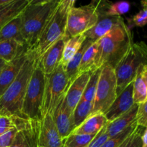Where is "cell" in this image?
Segmentation results:
<instances>
[{"instance_id": "6da1fadb", "label": "cell", "mask_w": 147, "mask_h": 147, "mask_svg": "<svg viewBox=\"0 0 147 147\" xmlns=\"http://www.w3.org/2000/svg\"><path fill=\"white\" fill-rule=\"evenodd\" d=\"M38 59L35 50H28L18 76L0 97V115L21 118L23 99Z\"/></svg>"}, {"instance_id": "7a4b0ae2", "label": "cell", "mask_w": 147, "mask_h": 147, "mask_svg": "<svg viewBox=\"0 0 147 147\" xmlns=\"http://www.w3.org/2000/svg\"><path fill=\"white\" fill-rule=\"evenodd\" d=\"M58 0H30L21 14V34L28 50H34Z\"/></svg>"}, {"instance_id": "3957f363", "label": "cell", "mask_w": 147, "mask_h": 147, "mask_svg": "<svg viewBox=\"0 0 147 147\" xmlns=\"http://www.w3.org/2000/svg\"><path fill=\"white\" fill-rule=\"evenodd\" d=\"M134 43L131 30L121 21L98 40V65H109L115 69Z\"/></svg>"}, {"instance_id": "277c9868", "label": "cell", "mask_w": 147, "mask_h": 147, "mask_svg": "<svg viewBox=\"0 0 147 147\" xmlns=\"http://www.w3.org/2000/svg\"><path fill=\"white\" fill-rule=\"evenodd\" d=\"M16 127L22 131L30 147H62L60 136L52 115L45 114L39 119L13 117Z\"/></svg>"}, {"instance_id": "5b68a950", "label": "cell", "mask_w": 147, "mask_h": 147, "mask_svg": "<svg viewBox=\"0 0 147 147\" xmlns=\"http://www.w3.org/2000/svg\"><path fill=\"white\" fill-rule=\"evenodd\" d=\"M75 0L59 1L55 9L42 31L34 49L38 58L44 54L50 46L59 39L64 37L68 12L70 9L75 7Z\"/></svg>"}, {"instance_id": "8992f818", "label": "cell", "mask_w": 147, "mask_h": 147, "mask_svg": "<svg viewBox=\"0 0 147 147\" xmlns=\"http://www.w3.org/2000/svg\"><path fill=\"white\" fill-rule=\"evenodd\" d=\"M145 65H147V45L143 41L134 42L114 69L117 96L134 81L139 69Z\"/></svg>"}, {"instance_id": "52a82bcc", "label": "cell", "mask_w": 147, "mask_h": 147, "mask_svg": "<svg viewBox=\"0 0 147 147\" xmlns=\"http://www.w3.org/2000/svg\"><path fill=\"white\" fill-rule=\"evenodd\" d=\"M45 83L46 76L39 64L38 59L23 99L21 110L22 119H41Z\"/></svg>"}, {"instance_id": "ba28073f", "label": "cell", "mask_w": 147, "mask_h": 147, "mask_svg": "<svg viewBox=\"0 0 147 147\" xmlns=\"http://www.w3.org/2000/svg\"><path fill=\"white\" fill-rule=\"evenodd\" d=\"M70 85L65 68L61 64L51 74L46 76L42 117L45 114L53 116L57 105L65 96Z\"/></svg>"}, {"instance_id": "9c48e42d", "label": "cell", "mask_w": 147, "mask_h": 147, "mask_svg": "<svg viewBox=\"0 0 147 147\" xmlns=\"http://www.w3.org/2000/svg\"><path fill=\"white\" fill-rule=\"evenodd\" d=\"M116 77L114 69L109 65L101 67L92 114H104L117 97ZM91 114V115H92Z\"/></svg>"}, {"instance_id": "30bf717a", "label": "cell", "mask_w": 147, "mask_h": 147, "mask_svg": "<svg viewBox=\"0 0 147 147\" xmlns=\"http://www.w3.org/2000/svg\"><path fill=\"white\" fill-rule=\"evenodd\" d=\"M98 14L96 1L79 7H73L67 15L65 37L68 40L86 33L96 24Z\"/></svg>"}, {"instance_id": "8fae6325", "label": "cell", "mask_w": 147, "mask_h": 147, "mask_svg": "<svg viewBox=\"0 0 147 147\" xmlns=\"http://www.w3.org/2000/svg\"><path fill=\"white\" fill-rule=\"evenodd\" d=\"M96 11L98 14V20L96 24L90 30L84 33L86 40L91 43L98 42L99 40L107 34L113 27L121 21L123 18L121 17H112L106 15L98 5V1H96Z\"/></svg>"}, {"instance_id": "7c38bea8", "label": "cell", "mask_w": 147, "mask_h": 147, "mask_svg": "<svg viewBox=\"0 0 147 147\" xmlns=\"http://www.w3.org/2000/svg\"><path fill=\"white\" fill-rule=\"evenodd\" d=\"M28 49L24 46L20 51L15 58L6 63L0 73V97L4 94L10 85L18 76L24 61L27 57Z\"/></svg>"}, {"instance_id": "4fadbf2b", "label": "cell", "mask_w": 147, "mask_h": 147, "mask_svg": "<svg viewBox=\"0 0 147 147\" xmlns=\"http://www.w3.org/2000/svg\"><path fill=\"white\" fill-rule=\"evenodd\" d=\"M67 40L65 36L59 39L39 57V64L46 76L51 74L61 64L63 50Z\"/></svg>"}, {"instance_id": "5bb4252c", "label": "cell", "mask_w": 147, "mask_h": 147, "mask_svg": "<svg viewBox=\"0 0 147 147\" xmlns=\"http://www.w3.org/2000/svg\"><path fill=\"white\" fill-rule=\"evenodd\" d=\"M134 105L133 99V82L117 96L107 111L104 113L109 122H111L129 111Z\"/></svg>"}, {"instance_id": "9a60e30c", "label": "cell", "mask_w": 147, "mask_h": 147, "mask_svg": "<svg viewBox=\"0 0 147 147\" xmlns=\"http://www.w3.org/2000/svg\"><path fill=\"white\" fill-rule=\"evenodd\" d=\"M64 97L57 105L53 115L59 135L63 140L72 134L76 129L73 121V113L64 103Z\"/></svg>"}, {"instance_id": "2e32d148", "label": "cell", "mask_w": 147, "mask_h": 147, "mask_svg": "<svg viewBox=\"0 0 147 147\" xmlns=\"http://www.w3.org/2000/svg\"><path fill=\"white\" fill-rule=\"evenodd\" d=\"M93 72H86L80 74L70 85L64 97V103L73 113L75 108L81 100L86 86Z\"/></svg>"}, {"instance_id": "e0dca14e", "label": "cell", "mask_w": 147, "mask_h": 147, "mask_svg": "<svg viewBox=\"0 0 147 147\" xmlns=\"http://www.w3.org/2000/svg\"><path fill=\"white\" fill-rule=\"evenodd\" d=\"M139 106L134 104L128 112L106 124V131L109 138L114 137L136 121V115Z\"/></svg>"}, {"instance_id": "ac0fdd59", "label": "cell", "mask_w": 147, "mask_h": 147, "mask_svg": "<svg viewBox=\"0 0 147 147\" xmlns=\"http://www.w3.org/2000/svg\"><path fill=\"white\" fill-rule=\"evenodd\" d=\"M108 122L106 116L103 113L92 114L79 127L76 128L72 134L79 135H96Z\"/></svg>"}, {"instance_id": "d6986e66", "label": "cell", "mask_w": 147, "mask_h": 147, "mask_svg": "<svg viewBox=\"0 0 147 147\" xmlns=\"http://www.w3.org/2000/svg\"><path fill=\"white\" fill-rule=\"evenodd\" d=\"M30 0H13L7 5L0 6V30L11 20L22 14Z\"/></svg>"}, {"instance_id": "ffe728a7", "label": "cell", "mask_w": 147, "mask_h": 147, "mask_svg": "<svg viewBox=\"0 0 147 147\" xmlns=\"http://www.w3.org/2000/svg\"><path fill=\"white\" fill-rule=\"evenodd\" d=\"M21 14L7 23L0 30V42L14 40L21 45H25L21 34Z\"/></svg>"}, {"instance_id": "44dd1931", "label": "cell", "mask_w": 147, "mask_h": 147, "mask_svg": "<svg viewBox=\"0 0 147 147\" xmlns=\"http://www.w3.org/2000/svg\"><path fill=\"white\" fill-rule=\"evenodd\" d=\"M98 41L92 43L85 51L79 68V75L86 72H93L99 68L98 65Z\"/></svg>"}, {"instance_id": "7402d4cb", "label": "cell", "mask_w": 147, "mask_h": 147, "mask_svg": "<svg viewBox=\"0 0 147 147\" xmlns=\"http://www.w3.org/2000/svg\"><path fill=\"white\" fill-rule=\"evenodd\" d=\"M92 43L90 41L86 39L76 55L71 59V60L67 63L66 67H65V71L66 76L68 78L70 84H71L79 76V68H80L82 57L86 49Z\"/></svg>"}, {"instance_id": "603a6c76", "label": "cell", "mask_w": 147, "mask_h": 147, "mask_svg": "<svg viewBox=\"0 0 147 147\" xmlns=\"http://www.w3.org/2000/svg\"><path fill=\"white\" fill-rule=\"evenodd\" d=\"M85 40H86V37L83 34L69 38L66 41L61 61V65L64 68L66 67L67 63L71 60V59L76 55Z\"/></svg>"}, {"instance_id": "cb8c5ba5", "label": "cell", "mask_w": 147, "mask_h": 147, "mask_svg": "<svg viewBox=\"0 0 147 147\" xmlns=\"http://www.w3.org/2000/svg\"><path fill=\"white\" fill-rule=\"evenodd\" d=\"M98 5L105 14L112 17H121L130 9V4L128 1H118L112 3L109 1H98Z\"/></svg>"}, {"instance_id": "d4e9b609", "label": "cell", "mask_w": 147, "mask_h": 147, "mask_svg": "<svg viewBox=\"0 0 147 147\" xmlns=\"http://www.w3.org/2000/svg\"><path fill=\"white\" fill-rule=\"evenodd\" d=\"M25 45H21L16 40H10L0 42V60L6 63L11 62L18 55Z\"/></svg>"}, {"instance_id": "484cf974", "label": "cell", "mask_w": 147, "mask_h": 147, "mask_svg": "<svg viewBox=\"0 0 147 147\" xmlns=\"http://www.w3.org/2000/svg\"><path fill=\"white\" fill-rule=\"evenodd\" d=\"M143 66L139 69L133 81L134 103L138 106L143 103L147 99V86L142 76V68Z\"/></svg>"}, {"instance_id": "4316f807", "label": "cell", "mask_w": 147, "mask_h": 147, "mask_svg": "<svg viewBox=\"0 0 147 147\" xmlns=\"http://www.w3.org/2000/svg\"><path fill=\"white\" fill-rule=\"evenodd\" d=\"M93 103L80 100L73 111V121L75 127L78 128L92 114Z\"/></svg>"}, {"instance_id": "83f0119b", "label": "cell", "mask_w": 147, "mask_h": 147, "mask_svg": "<svg viewBox=\"0 0 147 147\" xmlns=\"http://www.w3.org/2000/svg\"><path fill=\"white\" fill-rule=\"evenodd\" d=\"M100 72H101V67L97 69V70H95L91 73L90 78H89L87 85L86 86L84 92H83L81 100L93 103Z\"/></svg>"}, {"instance_id": "f1b7e54d", "label": "cell", "mask_w": 147, "mask_h": 147, "mask_svg": "<svg viewBox=\"0 0 147 147\" xmlns=\"http://www.w3.org/2000/svg\"><path fill=\"white\" fill-rule=\"evenodd\" d=\"M95 136L72 134L63 140L62 147H87Z\"/></svg>"}, {"instance_id": "f546056e", "label": "cell", "mask_w": 147, "mask_h": 147, "mask_svg": "<svg viewBox=\"0 0 147 147\" xmlns=\"http://www.w3.org/2000/svg\"><path fill=\"white\" fill-rule=\"evenodd\" d=\"M138 126L137 123L136 121H135L133 124L131 125L130 126L127 128L126 129H125L123 131H122L121 133H120L119 134H118L117 136H114V137L109 138L103 145L101 147H119L134 131L135 129H136V127Z\"/></svg>"}, {"instance_id": "4dcf8cb0", "label": "cell", "mask_w": 147, "mask_h": 147, "mask_svg": "<svg viewBox=\"0 0 147 147\" xmlns=\"http://www.w3.org/2000/svg\"><path fill=\"white\" fill-rule=\"evenodd\" d=\"M145 128L138 126L134 131L119 147H142V136Z\"/></svg>"}, {"instance_id": "1f68e13d", "label": "cell", "mask_w": 147, "mask_h": 147, "mask_svg": "<svg viewBox=\"0 0 147 147\" xmlns=\"http://www.w3.org/2000/svg\"><path fill=\"white\" fill-rule=\"evenodd\" d=\"M107 124V123H106ZM109 139L106 131V125L94 136L87 147H101L102 145Z\"/></svg>"}, {"instance_id": "d6a6232c", "label": "cell", "mask_w": 147, "mask_h": 147, "mask_svg": "<svg viewBox=\"0 0 147 147\" xmlns=\"http://www.w3.org/2000/svg\"><path fill=\"white\" fill-rule=\"evenodd\" d=\"M136 123L138 126L147 127V99L142 104L139 105L136 115Z\"/></svg>"}, {"instance_id": "836d02e7", "label": "cell", "mask_w": 147, "mask_h": 147, "mask_svg": "<svg viewBox=\"0 0 147 147\" xmlns=\"http://www.w3.org/2000/svg\"><path fill=\"white\" fill-rule=\"evenodd\" d=\"M16 127L14 118L8 116L0 115V136Z\"/></svg>"}, {"instance_id": "e575fe53", "label": "cell", "mask_w": 147, "mask_h": 147, "mask_svg": "<svg viewBox=\"0 0 147 147\" xmlns=\"http://www.w3.org/2000/svg\"><path fill=\"white\" fill-rule=\"evenodd\" d=\"M17 132L18 129L17 128H14L0 136V147H9L11 146L15 139Z\"/></svg>"}, {"instance_id": "d590c367", "label": "cell", "mask_w": 147, "mask_h": 147, "mask_svg": "<svg viewBox=\"0 0 147 147\" xmlns=\"http://www.w3.org/2000/svg\"><path fill=\"white\" fill-rule=\"evenodd\" d=\"M134 24L138 27H144L147 24V9L143 8L139 13L134 16Z\"/></svg>"}, {"instance_id": "8d00e7d4", "label": "cell", "mask_w": 147, "mask_h": 147, "mask_svg": "<svg viewBox=\"0 0 147 147\" xmlns=\"http://www.w3.org/2000/svg\"><path fill=\"white\" fill-rule=\"evenodd\" d=\"M9 147H30L27 142V139L24 136V134L22 131L18 130L17 135L15 136L12 144Z\"/></svg>"}, {"instance_id": "74e56055", "label": "cell", "mask_w": 147, "mask_h": 147, "mask_svg": "<svg viewBox=\"0 0 147 147\" xmlns=\"http://www.w3.org/2000/svg\"><path fill=\"white\" fill-rule=\"evenodd\" d=\"M142 76L144 81L146 83L147 86V65H145L142 68Z\"/></svg>"}, {"instance_id": "f35d334b", "label": "cell", "mask_w": 147, "mask_h": 147, "mask_svg": "<svg viewBox=\"0 0 147 147\" xmlns=\"http://www.w3.org/2000/svg\"><path fill=\"white\" fill-rule=\"evenodd\" d=\"M142 147H147V127L145 129L142 136Z\"/></svg>"}, {"instance_id": "ab89813d", "label": "cell", "mask_w": 147, "mask_h": 147, "mask_svg": "<svg viewBox=\"0 0 147 147\" xmlns=\"http://www.w3.org/2000/svg\"><path fill=\"white\" fill-rule=\"evenodd\" d=\"M11 1H13V0H0V6L7 5L11 3Z\"/></svg>"}, {"instance_id": "60d3db41", "label": "cell", "mask_w": 147, "mask_h": 147, "mask_svg": "<svg viewBox=\"0 0 147 147\" xmlns=\"http://www.w3.org/2000/svg\"><path fill=\"white\" fill-rule=\"evenodd\" d=\"M6 63H6L5 61H4V60H0V73H1V70H2L3 67H4V65H6Z\"/></svg>"}, {"instance_id": "b9f144b4", "label": "cell", "mask_w": 147, "mask_h": 147, "mask_svg": "<svg viewBox=\"0 0 147 147\" xmlns=\"http://www.w3.org/2000/svg\"><path fill=\"white\" fill-rule=\"evenodd\" d=\"M142 7H143V8L147 9V1H142Z\"/></svg>"}, {"instance_id": "7bdbcfd3", "label": "cell", "mask_w": 147, "mask_h": 147, "mask_svg": "<svg viewBox=\"0 0 147 147\" xmlns=\"http://www.w3.org/2000/svg\"><path fill=\"white\" fill-rule=\"evenodd\" d=\"M37 147H42V146H37Z\"/></svg>"}]
</instances>
